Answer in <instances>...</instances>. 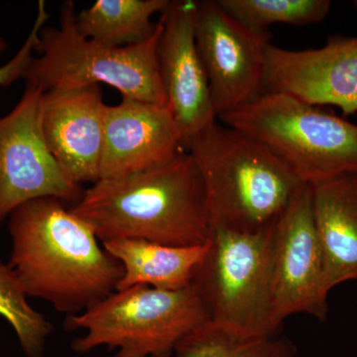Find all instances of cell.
I'll return each instance as SVG.
<instances>
[{
    "label": "cell",
    "instance_id": "cell-1",
    "mask_svg": "<svg viewBox=\"0 0 357 357\" xmlns=\"http://www.w3.org/2000/svg\"><path fill=\"white\" fill-rule=\"evenodd\" d=\"M55 198L33 199L8 218V264L29 297L77 314L116 291L123 269L88 223Z\"/></svg>",
    "mask_w": 357,
    "mask_h": 357
},
{
    "label": "cell",
    "instance_id": "cell-2",
    "mask_svg": "<svg viewBox=\"0 0 357 357\" xmlns=\"http://www.w3.org/2000/svg\"><path fill=\"white\" fill-rule=\"evenodd\" d=\"M70 210L88 223L102 243L141 239L199 246L210 236L203 180L187 150L154 170L98 181Z\"/></svg>",
    "mask_w": 357,
    "mask_h": 357
},
{
    "label": "cell",
    "instance_id": "cell-3",
    "mask_svg": "<svg viewBox=\"0 0 357 357\" xmlns=\"http://www.w3.org/2000/svg\"><path fill=\"white\" fill-rule=\"evenodd\" d=\"M185 147L203 180L211 227L263 229L304 184L262 143L218 121L189 138Z\"/></svg>",
    "mask_w": 357,
    "mask_h": 357
},
{
    "label": "cell",
    "instance_id": "cell-4",
    "mask_svg": "<svg viewBox=\"0 0 357 357\" xmlns=\"http://www.w3.org/2000/svg\"><path fill=\"white\" fill-rule=\"evenodd\" d=\"M76 20L74 1L69 0L61 7L57 27L42 28L35 46L39 57L33 60L26 82L44 91L105 84L117 89L122 98L167 105L157 61L160 20L147 41L114 47L84 37Z\"/></svg>",
    "mask_w": 357,
    "mask_h": 357
},
{
    "label": "cell",
    "instance_id": "cell-5",
    "mask_svg": "<svg viewBox=\"0 0 357 357\" xmlns=\"http://www.w3.org/2000/svg\"><path fill=\"white\" fill-rule=\"evenodd\" d=\"M208 321L192 284L178 290L147 286L116 290L86 311L68 316L65 326L86 332L73 342L77 354L107 347L116 351L114 357H170L185 337Z\"/></svg>",
    "mask_w": 357,
    "mask_h": 357
},
{
    "label": "cell",
    "instance_id": "cell-6",
    "mask_svg": "<svg viewBox=\"0 0 357 357\" xmlns=\"http://www.w3.org/2000/svg\"><path fill=\"white\" fill-rule=\"evenodd\" d=\"M218 121L262 143L304 184L357 173V124L288 93H263Z\"/></svg>",
    "mask_w": 357,
    "mask_h": 357
},
{
    "label": "cell",
    "instance_id": "cell-7",
    "mask_svg": "<svg viewBox=\"0 0 357 357\" xmlns=\"http://www.w3.org/2000/svg\"><path fill=\"white\" fill-rule=\"evenodd\" d=\"M275 222L253 231L211 227L192 284L211 325L241 337L276 335L272 316Z\"/></svg>",
    "mask_w": 357,
    "mask_h": 357
},
{
    "label": "cell",
    "instance_id": "cell-8",
    "mask_svg": "<svg viewBox=\"0 0 357 357\" xmlns=\"http://www.w3.org/2000/svg\"><path fill=\"white\" fill-rule=\"evenodd\" d=\"M44 93L27 82L17 105L0 117V225L15 208L33 199L55 198L75 204L84 194L65 175L45 142Z\"/></svg>",
    "mask_w": 357,
    "mask_h": 357
},
{
    "label": "cell",
    "instance_id": "cell-9",
    "mask_svg": "<svg viewBox=\"0 0 357 357\" xmlns=\"http://www.w3.org/2000/svg\"><path fill=\"white\" fill-rule=\"evenodd\" d=\"M328 294L312 185L303 184L275 222L272 245L274 326L278 330L284 319L300 312L325 321Z\"/></svg>",
    "mask_w": 357,
    "mask_h": 357
},
{
    "label": "cell",
    "instance_id": "cell-10",
    "mask_svg": "<svg viewBox=\"0 0 357 357\" xmlns=\"http://www.w3.org/2000/svg\"><path fill=\"white\" fill-rule=\"evenodd\" d=\"M195 34L218 119L264 93L269 33L249 29L218 0H204L197 4Z\"/></svg>",
    "mask_w": 357,
    "mask_h": 357
},
{
    "label": "cell",
    "instance_id": "cell-11",
    "mask_svg": "<svg viewBox=\"0 0 357 357\" xmlns=\"http://www.w3.org/2000/svg\"><path fill=\"white\" fill-rule=\"evenodd\" d=\"M195 0H170L160 16L157 61L167 107L184 141L217 121L196 43Z\"/></svg>",
    "mask_w": 357,
    "mask_h": 357
},
{
    "label": "cell",
    "instance_id": "cell-12",
    "mask_svg": "<svg viewBox=\"0 0 357 357\" xmlns=\"http://www.w3.org/2000/svg\"><path fill=\"white\" fill-rule=\"evenodd\" d=\"M284 93L309 105L357 112V36H333L325 46L288 50L270 44L264 93Z\"/></svg>",
    "mask_w": 357,
    "mask_h": 357
},
{
    "label": "cell",
    "instance_id": "cell-13",
    "mask_svg": "<svg viewBox=\"0 0 357 357\" xmlns=\"http://www.w3.org/2000/svg\"><path fill=\"white\" fill-rule=\"evenodd\" d=\"M185 150L167 105L122 98L107 105L100 180H119L165 166Z\"/></svg>",
    "mask_w": 357,
    "mask_h": 357
},
{
    "label": "cell",
    "instance_id": "cell-14",
    "mask_svg": "<svg viewBox=\"0 0 357 357\" xmlns=\"http://www.w3.org/2000/svg\"><path fill=\"white\" fill-rule=\"evenodd\" d=\"M107 105L100 86L53 89L42 98L45 142L75 184L100 181Z\"/></svg>",
    "mask_w": 357,
    "mask_h": 357
},
{
    "label": "cell",
    "instance_id": "cell-15",
    "mask_svg": "<svg viewBox=\"0 0 357 357\" xmlns=\"http://www.w3.org/2000/svg\"><path fill=\"white\" fill-rule=\"evenodd\" d=\"M312 190L326 287L331 292L357 279V173L312 185Z\"/></svg>",
    "mask_w": 357,
    "mask_h": 357
},
{
    "label": "cell",
    "instance_id": "cell-16",
    "mask_svg": "<svg viewBox=\"0 0 357 357\" xmlns=\"http://www.w3.org/2000/svg\"><path fill=\"white\" fill-rule=\"evenodd\" d=\"M102 244L123 269L116 290L135 286L164 290L189 287L206 252V244L171 246L141 239H116Z\"/></svg>",
    "mask_w": 357,
    "mask_h": 357
},
{
    "label": "cell",
    "instance_id": "cell-17",
    "mask_svg": "<svg viewBox=\"0 0 357 357\" xmlns=\"http://www.w3.org/2000/svg\"><path fill=\"white\" fill-rule=\"evenodd\" d=\"M170 0H98L77 14V27L86 38L114 47L134 46L156 32L155 14Z\"/></svg>",
    "mask_w": 357,
    "mask_h": 357
},
{
    "label": "cell",
    "instance_id": "cell-18",
    "mask_svg": "<svg viewBox=\"0 0 357 357\" xmlns=\"http://www.w3.org/2000/svg\"><path fill=\"white\" fill-rule=\"evenodd\" d=\"M176 357H295L289 338L241 337L206 323L178 344Z\"/></svg>",
    "mask_w": 357,
    "mask_h": 357
},
{
    "label": "cell",
    "instance_id": "cell-19",
    "mask_svg": "<svg viewBox=\"0 0 357 357\" xmlns=\"http://www.w3.org/2000/svg\"><path fill=\"white\" fill-rule=\"evenodd\" d=\"M232 17L249 29L267 32L274 24L307 26L330 13V0H218Z\"/></svg>",
    "mask_w": 357,
    "mask_h": 357
},
{
    "label": "cell",
    "instance_id": "cell-20",
    "mask_svg": "<svg viewBox=\"0 0 357 357\" xmlns=\"http://www.w3.org/2000/svg\"><path fill=\"white\" fill-rule=\"evenodd\" d=\"M22 284L10 265L0 260V316L10 324L26 356H43L51 324L27 302Z\"/></svg>",
    "mask_w": 357,
    "mask_h": 357
},
{
    "label": "cell",
    "instance_id": "cell-21",
    "mask_svg": "<svg viewBox=\"0 0 357 357\" xmlns=\"http://www.w3.org/2000/svg\"><path fill=\"white\" fill-rule=\"evenodd\" d=\"M49 17H50V14L47 10L46 3L41 0L38 2V9H37L34 24H33L22 47L8 63L0 67V86H8L17 82L18 79H25L28 70L35 58V46L38 40L40 31L46 24ZM7 47H8V44L0 36V54L3 53Z\"/></svg>",
    "mask_w": 357,
    "mask_h": 357
}]
</instances>
